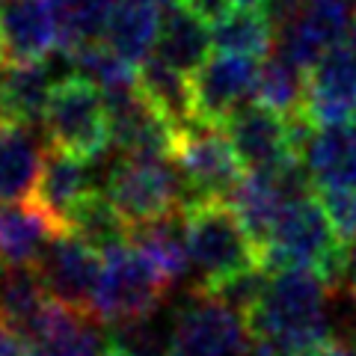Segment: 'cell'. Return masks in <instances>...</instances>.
<instances>
[{
  "label": "cell",
  "instance_id": "6da1fadb",
  "mask_svg": "<svg viewBox=\"0 0 356 356\" xmlns=\"http://www.w3.org/2000/svg\"><path fill=\"white\" fill-rule=\"evenodd\" d=\"M330 300L332 285L315 270H270L259 303L247 312L252 356H303L332 339Z\"/></svg>",
  "mask_w": 356,
  "mask_h": 356
},
{
  "label": "cell",
  "instance_id": "7a4b0ae2",
  "mask_svg": "<svg viewBox=\"0 0 356 356\" xmlns=\"http://www.w3.org/2000/svg\"><path fill=\"white\" fill-rule=\"evenodd\" d=\"M261 255L267 270L306 267L321 273L332 288H341L348 247L339 241L318 193H306L282 208Z\"/></svg>",
  "mask_w": 356,
  "mask_h": 356
},
{
  "label": "cell",
  "instance_id": "3957f363",
  "mask_svg": "<svg viewBox=\"0 0 356 356\" xmlns=\"http://www.w3.org/2000/svg\"><path fill=\"white\" fill-rule=\"evenodd\" d=\"M181 222L191 264L199 273V288H214L264 264L261 247L250 238V232L222 199L191 202L181 211Z\"/></svg>",
  "mask_w": 356,
  "mask_h": 356
},
{
  "label": "cell",
  "instance_id": "277c9868",
  "mask_svg": "<svg viewBox=\"0 0 356 356\" xmlns=\"http://www.w3.org/2000/svg\"><path fill=\"white\" fill-rule=\"evenodd\" d=\"M166 288L170 285L137 243H119L102 252V270L92 291V315L116 330L154 318Z\"/></svg>",
  "mask_w": 356,
  "mask_h": 356
},
{
  "label": "cell",
  "instance_id": "5b68a950",
  "mask_svg": "<svg viewBox=\"0 0 356 356\" xmlns=\"http://www.w3.org/2000/svg\"><path fill=\"white\" fill-rule=\"evenodd\" d=\"M102 191L131 226L181 214L187 205L184 178L166 163V158H128L125 154L107 170Z\"/></svg>",
  "mask_w": 356,
  "mask_h": 356
},
{
  "label": "cell",
  "instance_id": "8992f818",
  "mask_svg": "<svg viewBox=\"0 0 356 356\" xmlns=\"http://www.w3.org/2000/svg\"><path fill=\"white\" fill-rule=\"evenodd\" d=\"M42 128L54 149L98 161L110 146V122L102 89L77 74L57 81L44 107Z\"/></svg>",
  "mask_w": 356,
  "mask_h": 356
},
{
  "label": "cell",
  "instance_id": "52a82bcc",
  "mask_svg": "<svg viewBox=\"0 0 356 356\" xmlns=\"http://www.w3.org/2000/svg\"><path fill=\"white\" fill-rule=\"evenodd\" d=\"M252 339L247 315L222 303L205 288H193L187 303L175 312L166 356H247Z\"/></svg>",
  "mask_w": 356,
  "mask_h": 356
},
{
  "label": "cell",
  "instance_id": "ba28073f",
  "mask_svg": "<svg viewBox=\"0 0 356 356\" xmlns=\"http://www.w3.org/2000/svg\"><path fill=\"white\" fill-rule=\"evenodd\" d=\"M172 161L187 187V205L199 199H226L241 181L243 163L222 125L191 122L175 134ZM184 205V208H187Z\"/></svg>",
  "mask_w": 356,
  "mask_h": 356
},
{
  "label": "cell",
  "instance_id": "9c48e42d",
  "mask_svg": "<svg viewBox=\"0 0 356 356\" xmlns=\"http://www.w3.org/2000/svg\"><path fill=\"white\" fill-rule=\"evenodd\" d=\"M261 60L241 57V54H214L191 74L193 113L208 125H226L232 113L250 104L255 95Z\"/></svg>",
  "mask_w": 356,
  "mask_h": 356
},
{
  "label": "cell",
  "instance_id": "30bf717a",
  "mask_svg": "<svg viewBox=\"0 0 356 356\" xmlns=\"http://www.w3.org/2000/svg\"><path fill=\"white\" fill-rule=\"evenodd\" d=\"M54 300L92 312V291L102 270V252L72 232H57L33 264Z\"/></svg>",
  "mask_w": 356,
  "mask_h": 356
},
{
  "label": "cell",
  "instance_id": "8fae6325",
  "mask_svg": "<svg viewBox=\"0 0 356 356\" xmlns=\"http://www.w3.org/2000/svg\"><path fill=\"white\" fill-rule=\"evenodd\" d=\"M110 143L128 158H172L178 128L163 119L137 89L104 95Z\"/></svg>",
  "mask_w": 356,
  "mask_h": 356
},
{
  "label": "cell",
  "instance_id": "7c38bea8",
  "mask_svg": "<svg viewBox=\"0 0 356 356\" xmlns=\"http://www.w3.org/2000/svg\"><path fill=\"white\" fill-rule=\"evenodd\" d=\"M353 3L356 0H306L297 18L276 30L280 54L309 72L327 51L344 42L353 27Z\"/></svg>",
  "mask_w": 356,
  "mask_h": 356
},
{
  "label": "cell",
  "instance_id": "4fadbf2b",
  "mask_svg": "<svg viewBox=\"0 0 356 356\" xmlns=\"http://www.w3.org/2000/svg\"><path fill=\"white\" fill-rule=\"evenodd\" d=\"M222 131L229 134L243 170L250 172L276 170V166L300 158L291 137V122L261 104H243L238 113L229 116Z\"/></svg>",
  "mask_w": 356,
  "mask_h": 356
},
{
  "label": "cell",
  "instance_id": "5bb4252c",
  "mask_svg": "<svg viewBox=\"0 0 356 356\" xmlns=\"http://www.w3.org/2000/svg\"><path fill=\"white\" fill-rule=\"evenodd\" d=\"M0 42L9 63H39L60 48V0H0Z\"/></svg>",
  "mask_w": 356,
  "mask_h": 356
},
{
  "label": "cell",
  "instance_id": "9a60e30c",
  "mask_svg": "<svg viewBox=\"0 0 356 356\" xmlns=\"http://www.w3.org/2000/svg\"><path fill=\"white\" fill-rule=\"evenodd\" d=\"M303 113L318 128L356 119V60L344 44H336L309 69Z\"/></svg>",
  "mask_w": 356,
  "mask_h": 356
},
{
  "label": "cell",
  "instance_id": "2e32d148",
  "mask_svg": "<svg viewBox=\"0 0 356 356\" xmlns=\"http://www.w3.org/2000/svg\"><path fill=\"white\" fill-rule=\"evenodd\" d=\"M102 321L86 309H72L51 300L42 324L27 339L36 356H104L107 339L102 332Z\"/></svg>",
  "mask_w": 356,
  "mask_h": 356
},
{
  "label": "cell",
  "instance_id": "e0dca14e",
  "mask_svg": "<svg viewBox=\"0 0 356 356\" xmlns=\"http://www.w3.org/2000/svg\"><path fill=\"white\" fill-rule=\"evenodd\" d=\"M92 191H98V187L92 184V170L86 166V158L51 146V152L42 158L30 199L65 229L69 214Z\"/></svg>",
  "mask_w": 356,
  "mask_h": 356
},
{
  "label": "cell",
  "instance_id": "ac0fdd59",
  "mask_svg": "<svg viewBox=\"0 0 356 356\" xmlns=\"http://www.w3.org/2000/svg\"><path fill=\"white\" fill-rule=\"evenodd\" d=\"M303 163L315 191H356V119L315 128Z\"/></svg>",
  "mask_w": 356,
  "mask_h": 356
},
{
  "label": "cell",
  "instance_id": "d6986e66",
  "mask_svg": "<svg viewBox=\"0 0 356 356\" xmlns=\"http://www.w3.org/2000/svg\"><path fill=\"white\" fill-rule=\"evenodd\" d=\"M57 232L65 229L33 199H27V202H21V199L0 202V261L6 267L36 264L44 243Z\"/></svg>",
  "mask_w": 356,
  "mask_h": 356
},
{
  "label": "cell",
  "instance_id": "ffe728a7",
  "mask_svg": "<svg viewBox=\"0 0 356 356\" xmlns=\"http://www.w3.org/2000/svg\"><path fill=\"white\" fill-rule=\"evenodd\" d=\"M211 51H214V36H211V21L196 15L191 6L172 3L161 15V33H158V54L161 60L175 65L178 72L193 74L202 65Z\"/></svg>",
  "mask_w": 356,
  "mask_h": 356
},
{
  "label": "cell",
  "instance_id": "44dd1931",
  "mask_svg": "<svg viewBox=\"0 0 356 356\" xmlns=\"http://www.w3.org/2000/svg\"><path fill=\"white\" fill-rule=\"evenodd\" d=\"M51 294L44 288L39 270L33 264L6 267L0 280V318L9 332L30 339L42 324L44 312L51 306Z\"/></svg>",
  "mask_w": 356,
  "mask_h": 356
},
{
  "label": "cell",
  "instance_id": "7402d4cb",
  "mask_svg": "<svg viewBox=\"0 0 356 356\" xmlns=\"http://www.w3.org/2000/svg\"><path fill=\"white\" fill-rule=\"evenodd\" d=\"M161 33V9L146 0H116L110 24L104 33V44H110L119 57H125L140 69L154 48Z\"/></svg>",
  "mask_w": 356,
  "mask_h": 356
},
{
  "label": "cell",
  "instance_id": "603a6c76",
  "mask_svg": "<svg viewBox=\"0 0 356 356\" xmlns=\"http://www.w3.org/2000/svg\"><path fill=\"white\" fill-rule=\"evenodd\" d=\"M54 86H57V81L51 77V65L44 60L6 63L0 69V98H3L9 119L18 122V125L42 122Z\"/></svg>",
  "mask_w": 356,
  "mask_h": 356
},
{
  "label": "cell",
  "instance_id": "cb8c5ba5",
  "mask_svg": "<svg viewBox=\"0 0 356 356\" xmlns=\"http://www.w3.org/2000/svg\"><path fill=\"white\" fill-rule=\"evenodd\" d=\"M137 86H140V92L149 98V104L158 110L163 119H170L178 131L184 125H191V122H199L193 113L191 74L178 72L175 65L161 60L158 54H152L137 69Z\"/></svg>",
  "mask_w": 356,
  "mask_h": 356
},
{
  "label": "cell",
  "instance_id": "d4e9b609",
  "mask_svg": "<svg viewBox=\"0 0 356 356\" xmlns=\"http://www.w3.org/2000/svg\"><path fill=\"white\" fill-rule=\"evenodd\" d=\"M42 158L44 152L39 149L30 125L9 122L0 128V202H13L33 193Z\"/></svg>",
  "mask_w": 356,
  "mask_h": 356
},
{
  "label": "cell",
  "instance_id": "484cf974",
  "mask_svg": "<svg viewBox=\"0 0 356 356\" xmlns=\"http://www.w3.org/2000/svg\"><path fill=\"white\" fill-rule=\"evenodd\" d=\"M131 243L146 252V259L154 264V270L163 276L166 285H178L191 270V252L184 241L181 214H170L161 220H149L140 226H131Z\"/></svg>",
  "mask_w": 356,
  "mask_h": 356
},
{
  "label": "cell",
  "instance_id": "4316f807",
  "mask_svg": "<svg viewBox=\"0 0 356 356\" xmlns=\"http://www.w3.org/2000/svg\"><path fill=\"white\" fill-rule=\"evenodd\" d=\"M306 86H309L306 69H300L285 54H267L259 65V81H255L252 98L255 104L291 119L306 110Z\"/></svg>",
  "mask_w": 356,
  "mask_h": 356
},
{
  "label": "cell",
  "instance_id": "83f0119b",
  "mask_svg": "<svg viewBox=\"0 0 356 356\" xmlns=\"http://www.w3.org/2000/svg\"><path fill=\"white\" fill-rule=\"evenodd\" d=\"M211 36H214V51L220 54H241V57L264 60L270 54L276 30L264 9H243L232 6L217 21H211Z\"/></svg>",
  "mask_w": 356,
  "mask_h": 356
},
{
  "label": "cell",
  "instance_id": "f1b7e54d",
  "mask_svg": "<svg viewBox=\"0 0 356 356\" xmlns=\"http://www.w3.org/2000/svg\"><path fill=\"white\" fill-rule=\"evenodd\" d=\"M65 232L86 241L98 252L113 250L119 243L131 241V222L122 217V211L110 202L104 191H92L72 211L69 222H65Z\"/></svg>",
  "mask_w": 356,
  "mask_h": 356
},
{
  "label": "cell",
  "instance_id": "f546056e",
  "mask_svg": "<svg viewBox=\"0 0 356 356\" xmlns=\"http://www.w3.org/2000/svg\"><path fill=\"white\" fill-rule=\"evenodd\" d=\"M65 60L72 63L77 77H83V81L102 89V95H116V92L137 89V65L128 63L125 57H119L104 42L86 44V48L69 54Z\"/></svg>",
  "mask_w": 356,
  "mask_h": 356
},
{
  "label": "cell",
  "instance_id": "4dcf8cb0",
  "mask_svg": "<svg viewBox=\"0 0 356 356\" xmlns=\"http://www.w3.org/2000/svg\"><path fill=\"white\" fill-rule=\"evenodd\" d=\"M116 0H60V54L86 48V44L104 42Z\"/></svg>",
  "mask_w": 356,
  "mask_h": 356
},
{
  "label": "cell",
  "instance_id": "1f68e13d",
  "mask_svg": "<svg viewBox=\"0 0 356 356\" xmlns=\"http://www.w3.org/2000/svg\"><path fill=\"white\" fill-rule=\"evenodd\" d=\"M344 247L356 243V191H315Z\"/></svg>",
  "mask_w": 356,
  "mask_h": 356
},
{
  "label": "cell",
  "instance_id": "d6a6232c",
  "mask_svg": "<svg viewBox=\"0 0 356 356\" xmlns=\"http://www.w3.org/2000/svg\"><path fill=\"white\" fill-rule=\"evenodd\" d=\"M184 6H191L196 15H202L205 21H217L226 9H232V0H181Z\"/></svg>",
  "mask_w": 356,
  "mask_h": 356
},
{
  "label": "cell",
  "instance_id": "836d02e7",
  "mask_svg": "<svg viewBox=\"0 0 356 356\" xmlns=\"http://www.w3.org/2000/svg\"><path fill=\"white\" fill-rule=\"evenodd\" d=\"M0 356H36V350H33V344L24 336L6 330L3 341H0Z\"/></svg>",
  "mask_w": 356,
  "mask_h": 356
},
{
  "label": "cell",
  "instance_id": "e575fe53",
  "mask_svg": "<svg viewBox=\"0 0 356 356\" xmlns=\"http://www.w3.org/2000/svg\"><path fill=\"white\" fill-rule=\"evenodd\" d=\"M303 356H356V350L348 344V339H327V341L315 344V348Z\"/></svg>",
  "mask_w": 356,
  "mask_h": 356
},
{
  "label": "cell",
  "instance_id": "d590c367",
  "mask_svg": "<svg viewBox=\"0 0 356 356\" xmlns=\"http://www.w3.org/2000/svg\"><path fill=\"white\" fill-rule=\"evenodd\" d=\"M341 288L353 297L356 303V243L348 247V259H344V280H341Z\"/></svg>",
  "mask_w": 356,
  "mask_h": 356
},
{
  "label": "cell",
  "instance_id": "8d00e7d4",
  "mask_svg": "<svg viewBox=\"0 0 356 356\" xmlns=\"http://www.w3.org/2000/svg\"><path fill=\"white\" fill-rule=\"evenodd\" d=\"M344 48H348V54H350V57L356 60V21H353V27L348 30V36H344Z\"/></svg>",
  "mask_w": 356,
  "mask_h": 356
},
{
  "label": "cell",
  "instance_id": "74e56055",
  "mask_svg": "<svg viewBox=\"0 0 356 356\" xmlns=\"http://www.w3.org/2000/svg\"><path fill=\"white\" fill-rule=\"evenodd\" d=\"M267 0H232V6H243V9H264Z\"/></svg>",
  "mask_w": 356,
  "mask_h": 356
},
{
  "label": "cell",
  "instance_id": "f35d334b",
  "mask_svg": "<svg viewBox=\"0 0 356 356\" xmlns=\"http://www.w3.org/2000/svg\"><path fill=\"white\" fill-rule=\"evenodd\" d=\"M104 356H134L131 350H125V348H119V344H113V348H107V353Z\"/></svg>",
  "mask_w": 356,
  "mask_h": 356
},
{
  "label": "cell",
  "instance_id": "ab89813d",
  "mask_svg": "<svg viewBox=\"0 0 356 356\" xmlns=\"http://www.w3.org/2000/svg\"><path fill=\"white\" fill-rule=\"evenodd\" d=\"M146 3L158 6V9H166V6H172V3H181V0H146Z\"/></svg>",
  "mask_w": 356,
  "mask_h": 356
},
{
  "label": "cell",
  "instance_id": "60d3db41",
  "mask_svg": "<svg viewBox=\"0 0 356 356\" xmlns=\"http://www.w3.org/2000/svg\"><path fill=\"white\" fill-rule=\"evenodd\" d=\"M9 122H13V119H9L6 107H3V98H0V128H3V125H9Z\"/></svg>",
  "mask_w": 356,
  "mask_h": 356
},
{
  "label": "cell",
  "instance_id": "b9f144b4",
  "mask_svg": "<svg viewBox=\"0 0 356 356\" xmlns=\"http://www.w3.org/2000/svg\"><path fill=\"white\" fill-rule=\"evenodd\" d=\"M9 63V57H6V51H3V42H0V69Z\"/></svg>",
  "mask_w": 356,
  "mask_h": 356
},
{
  "label": "cell",
  "instance_id": "7bdbcfd3",
  "mask_svg": "<svg viewBox=\"0 0 356 356\" xmlns=\"http://www.w3.org/2000/svg\"><path fill=\"white\" fill-rule=\"evenodd\" d=\"M3 336H6V324H3V318H0V341H3Z\"/></svg>",
  "mask_w": 356,
  "mask_h": 356
},
{
  "label": "cell",
  "instance_id": "ee69618b",
  "mask_svg": "<svg viewBox=\"0 0 356 356\" xmlns=\"http://www.w3.org/2000/svg\"><path fill=\"white\" fill-rule=\"evenodd\" d=\"M3 270H6V264H3V261H0V280H3Z\"/></svg>",
  "mask_w": 356,
  "mask_h": 356
}]
</instances>
